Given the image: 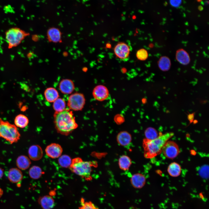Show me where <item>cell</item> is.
Returning <instances> with one entry per match:
<instances>
[{"mask_svg": "<svg viewBox=\"0 0 209 209\" xmlns=\"http://www.w3.org/2000/svg\"><path fill=\"white\" fill-rule=\"evenodd\" d=\"M54 122L57 131L63 135H67L76 129L78 125L72 112L65 109L54 115Z\"/></svg>", "mask_w": 209, "mask_h": 209, "instance_id": "6da1fadb", "label": "cell"}, {"mask_svg": "<svg viewBox=\"0 0 209 209\" xmlns=\"http://www.w3.org/2000/svg\"><path fill=\"white\" fill-rule=\"evenodd\" d=\"M174 135L172 132L160 135L152 140L145 139L143 141L144 156L146 158H153L160 154L163 147L168 140Z\"/></svg>", "mask_w": 209, "mask_h": 209, "instance_id": "7a4b0ae2", "label": "cell"}, {"mask_svg": "<svg viewBox=\"0 0 209 209\" xmlns=\"http://www.w3.org/2000/svg\"><path fill=\"white\" fill-rule=\"evenodd\" d=\"M20 137L17 127L15 125L0 118V137L12 144L17 143Z\"/></svg>", "mask_w": 209, "mask_h": 209, "instance_id": "3957f363", "label": "cell"}, {"mask_svg": "<svg viewBox=\"0 0 209 209\" xmlns=\"http://www.w3.org/2000/svg\"><path fill=\"white\" fill-rule=\"evenodd\" d=\"M93 163L90 161H83L79 157L72 160L71 164L69 167L71 171L86 180H90L91 174Z\"/></svg>", "mask_w": 209, "mask_h": 209, "instance_id": "277c9868", "label": "cell"}, {"mask_svg": "<svg viewBox=\"0 0 209 209\" xmlns=\"http://www.w3.org/2000/svg\"><path fill=\"white\" fill-rule=\"evenodd\" d=\"M29 35L28 33L17 27L10 28L5 33V37L9 48L19 45L25 38Z\"/></svg>", "mask_w": 209, "mask_h": 209, "instance_id": "5b68a950", "label": "cell"}, {"mask_svg": "<svg viewBox=\"0 0 209 209\" xmlns=\"http://www.w3.org/2000/svg\"><path fill=\"white\" fill-rule=\"evenodd\" d=\"M85 103V99L83 94L76 93L71 95L68 101V106L70 109L80 111L83 108Z\"/></svg>", "mask_w": 209, "mask_h": 209, "instance_id": "8992f818", "label": "cell"}, {"mask_svg": "<svg viewBox=\"0 0 209 209\" xmlns=\"http://www.w3.org/2000/svg\"><path fill=\"white\" fill-rule=\"evenodd\" d=\"M180 150L178 145L175 142L167 141L162 147V152L167 158L173 159L179 154Z\"/></svg>", "mask_w": 209, "mask_h": 209, "instance_id": "52a82bcc", "label": "cell"}, {"mask_svg": "<svg viewBox=\"0 0 209 209\" xmlns=\"http://www.w3.org/2000/svg\"><path fill=\"white\" fill-rule=\"evenodd\" d=\"M113 51L116 57L121 60H125L129 57L130 49L126 43L120 42L115 46Z\"/></svg>", "mask_w": 209, "mask_h": 209, "instance_id": "ba28073f", "label": "cell"}, {"mask_svg": "<svg viewBox=\"0 0 209 209\" xmlns=\"http://www.w3.org/2000/svg\"><path fill=\"white\" fill-rule=\"evenodd\" d=\"M92 94L96 100L99 101H102L108 97L109 91L106 87L100 84L96 86L94 88Z\"/></svg>", "mask_w": 209, "mask_h": 209, "instance_id": "9c48e42d", "label": "cell"}, {"mask_svg": "<svg viewBox=\"0 0 209 209\" xmlns=\"http://www.w3.org/2000/svg\"><path fill=\"white\" fill-rule=\"evenodd\" d=\"M63 149L58 144L52 143L47 146L45 149L46 154L52 158H59L62 154Z\"/></svg>", "mask_w": 209, "mask_h": 209, "instance_id": "30bf717a", "label": "cell"}, {"mask_svg": "<svg viewBox=\"0 0 209 209\" xmlns=\"http://www.w3.org/2000/svg\"><path fill=\"white\" fill-rule=\"evenodd\" d=\"M29 158L33 161L40 160L43 156V151L41 147L37 145H34L30 147L28 150Z\"/></svg>", "mask_w": 209, "mask_h": 209, "instance_id": "8fae6325", "label": "cell"}, {"mask_svg": "<svg viewBox=\"0 0 209 209\" xmlns=\"http://www.w3.org/2000/svg\"><path fill=\"white\" fill-rule=\"evenodd\" d=\"M7 177L11 183H18L22 181L23 175L21 170L18 168L13 167L9 170Z\"/></svg>", "mask_w": 209, "mask_h": 209, "instance_id": "7c38bea8", "label": "cell"}, {"mask_svg": "<svg viewBox=\"0 0 209 209\" xmlns=\"http://www.w3.org/2000/svg\"><path fill=\"white\" fill-rule=\"evenodd\" d=\"M59 88L62 93L65 94H69L72 93L74 89V83L70 79H63L59 84Z\"/></svg>", "mask_w": 209, "mask_h": 209, "instance_id": "4fadbf2b", "label": "cell"}, {"mask_svg": "<svg viewBox=\"0 0 209 209\" xmlns=\"http://www.w3.org/2000/svg\"><path fill=\"white\" fill-rule=\"evenodd\" d=\"M47 36L49 41L54 43H57L60 41L61 33L58 28L55 27H51L48 30Z\"/></svg>", "mask_w": 209, "mask_h": 209, "instance_id": "5bb4252c", "label": "cell"}, {"mask_svg": "<svg viewBox=\"0 0 209 209\" xmlns=\"http://www.w3.org/2000/svg\"><path fill=\"white\" fill-rule=\"evenodd\" d=\"M117 139L118 143L121 146L127 147L131 143V136L128 132L123 131L118 133L117 136Z\"/></svg>", "mask_w": 209, "mask_h": 209, "instance_id": "9a60e30c", "label": "cell"}, {"mask_svg": "<svg viewBox=\"0 0 209 209\" xmlns=\"http://www.w3.org/2000/svg\"><path fill=\"white\" fill-rule=\"evenodd\" d=\"M16 165L18 168L21 170H25L30 167L31 164L30 159L24 155L18 156L16 160Z\"/></svg>", "mask_w": 209, "mask_h": 209, "instance_id": "2e32d148", "label": "cell"}, {"mask_svg": "<svg viewBox=\"0 0 209 209\" xmlns=\"http://www.w3.org/2000/svg\"><path fill=\"white\" fill-rule=\"evenodd\" d=\"M38 202L43 209H51L54 206L55 201L53 197L46 195L39 198Z\"/></svg>", "mask_w": 209, "mask_h": 209, "instance_id": "e0dca14e", "label": "cell"}, {"mask_svg": "<svg viewBox=\"0 0 209 209\" xmlns=\"http://www.w3.org/2000/svg\"><path fill=\"white\" fill-rule=\"evenodd\" d=\"M131 182L134 187L136 188H140L144 185L146 179L145 176L141 174H136L132 176Z\"/></svg>", "mask_w": 209, "mask_h": 209, "instance_id": "ac0fdd59", "label": "cell"}, {"mask_svg": "<svg viewBox=\"0 0 209 209\" xmlns=\"http://www.w3.org/2000/svg\"><path fill=\"white\" fill-rule=\"evenodd\" d=\"M44 95L46 100L50 102H53L59 97L57 90L53 87L47 88L44 92Z\"/></svg>", "mask_w": 209, "mask_h": 209, "instance_id": "d6986e66", "label": "cell"}, {"mask_svg": "<svg viewBox=\"0 0 209 209\" xmlns=\"http://www.w3.org/2000/svg\"><path fill=\"white\" fill-rule=\"evenodd\" d=\"M29 122L28 119L26 116L23 114H19L17 115L14 119V125L17 127L23 128L28 125Z\"/></svg>", "mask_w": 209, "mask_h": 209, "instance_id": "ffe728a7", "label": "cell"}, {"mask_svg": "<svg viewBox=\"0 0 209 209\" xmlns=\"http://www.w3.org/2000/svg\"><path fill=\"white\" fill-rule=\"evenodd\" d=\"M167 171L169 174L172 177H177L181 174V167L177 163L173 162L169 165Z\"/></svg>", "mask_w": 209, "mask_h": 209, "instance_id": "44dd1931", "label": "cell"}, {"mask_svg": "<svg viewBox=\"0 0 209 209\" xmlns=\"http://www.w3.org/2000/svg\"><path fill=\"white\" fill-rule=\"evenodd\" d=\"M176 57L177 60L183 64H187L190 62V57L188 54L182 49L179 50L177 52Z\"/></svg>", "mask_w": 209, "mask_h": 209, "instance_id": "7402d4cb", "label": "cell"}, {"mask_svg": "<svg viewBox=\"0 0 209 209\" xmlns=\"http://www.w3.org/2000/svg\"><path fill=\"white\" fill-rule=\"evenodd\" d=\"M41 168L38 166L34 165L29 169L28 174L30 177L32 179H37L40 178L43 174Z\"/></svg>", "mask_w": 209, "mask_h": 209, "instance_id": "603a6c76", "label": "cell"}, {"mask_svg": "<svg viewBox=\"0 0 209 209\" xmlns=\"http://www.w3.org/2000/svg\"><path fill=\"white\" fill-rule=\"evenodd\" d=\"M131 163V160L130 158L127 156H122L119 159V165L121 169L124 170L128 169Z\"/></svg>", "mask_w": 209, "mask_h": 209, "instance_id": "cb8c5ba5", "label": "cell"}, {"mask_svg": "<svg viewBox=\"0 0 209 209\" xmlns=\"http://www.w3.org/2000/svg\"><path fill=\"white\" fill-rule=\"evenodd\" d=\"M53 107L56 112L62 111L65 109V102L63 99L58 98L53 102Z\"/></svg>", "mask_w": 209, "mask_h": 209, "instance_id": "d4e9b609", "label": "cell"}, {"mask_svg": "<svg viewBox=\"0 0 209 209\" xmlns=\"http://www.w3.org/2000/svg\"><path fill=\"white\" fill-rule=\"evenodd\" d=\"M72 160L70 157L66 155H61L58 160L59 165L63 167H69L71 164Z\"/></svg>", "mask_w": 209, "mask_h": 209, "instance_id": "484cf974", "label": "cell"}, {"mask_svg": "<svg viewBox=\"0 0 209 209\" xmlns=\"http://www.w3.org/2000/svg\"><path fill=\"white\" fill-rule=\"evenodd\" d=\"M170 59L166 57H162L158 61L159 67L161 70L163 71L168 70L170 68Z\"/></svg>", "mask_w": 209, "mask_h": 209, "instance_id": "4316f807", "label": "cell"}, {"mask_svg": "<svg viewBox=\"0 0 209 209\" xmlns=\"http://www.w3.org/2000/svg\"><path fill=\"white\" fill-rule=\"evenodd\" d=\"M146 139L152 140L157 138L158 136L156 130L152 127L147 128L145 131Z\"/></svg>", "mask_w": 209, "mask_h": 209, "instance_id": "83f0119b", "label": "cell"}, {"mask_svg": "<svg viewBox=\"0 0 209 209\" xmlns=\"http://www.w3.org/2000/svg\"><path fill=\"white\" fill-rule=\"evenodd\" d=\"M81 203L79 209H99L92 202L85 201L83 198L81 199Z\"/></svg>", "mask_w": 209, "mask_h": 209, "instance_id": "f1b7e54d", "label": "cell"}, {"mask_svg": "<svg viewBox=\"0 0 209 209\" xmlns=\"http://www.w3.org/2000/svg\"><path fill=\"white\" fill-rule=\"evenodd\" d=\"M148 54L147 51L144 49H141L137 51L136 56L140 60H145L147 58Z\"/></svg>", "mask_w": 209, "mask_h": 209, "instance_id": "f546056e", "label": "cell"}, {"mask_svg": "<svg viewBox=\"0 0 209 209\" xmlns=\"http://www.w3.org/2000/svg\"><path fill=\"white\" fill-rule=\"evenodd\" d=\"M114 119L116 123L118 124L123 123L124 120L123 116L120 115H116Z\"/></svg>", "mask_w": 209, "mask_h": 209, "instance_id": "4dcf8cb0", "label": "cell"}, {"mask_svg": "<svg viewBox=\"0 0 209 209\" xmlns=\"http://www.w3.org/2000/svg\"><path fill=\"white\" fill-rule=\"evenodd\" d=\"M181 0H170L171 4L174 7H178L181 3Z\"/></svg>", "mask_w": 209, "mask_h": 209, "instance_id": "1f68e13d", "label": "cell"}, {"mask_svg": "<svg viewBox=\"0 0 209 209\" xmlns=\"http://www.w3.org/2000/svg\"><path fill=\"white\" fill-rule=\"evenodd\" d=\"M3 170L0 167V179H1L3 175Z\"/></svg>", "mask_w": 209, "mask_h": 209, "instance_id": "d6a6232c", "label": "cell"}, {"mask_svg": "<svg viewBox=\"0 0 209 209\" xmlns=\"http://www.w3.org/2000/svg\"><path fill=\"white\" fill-rule=\"evenodd\" d=\"M3 193V190L0 188V198L2 197Z\"/></svg>", "mask_w": 209, "mask_h": 209, "instance_id": "836d02e7", "label": "cell"}, {"mask_svg": "<svg viewBox=\"0 0 209 209\" xmlns=\"http://www.w3.org/2000/svg\"><path fill=\"white\" fill-rule=\"evenodd\" d=\"M111 45L110 44H107L106 45V47L107 48H109L110 47H111Z\"/></svg>", "mask_w": 209, "mask_h": 209, "instance_id": "e575fe53", "label": "cell"}]
</instances>
